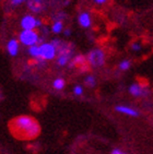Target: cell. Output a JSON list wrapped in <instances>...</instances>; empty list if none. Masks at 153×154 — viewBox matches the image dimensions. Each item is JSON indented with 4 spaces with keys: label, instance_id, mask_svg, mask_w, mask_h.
Here are the masks:
<instances>
[{
    "label": "cell",
    "instance_id": "cell-1",
    "mask_svg": "<svg viewBox=\"0 0 153 154\" xmlns=\"http://www.w3.org/2000/svg\"><path fill=\"white\" fill-rule=\"evenodd\" d=\"M12 125H13V129L21 137L33 138L39 134L38 124L35 119L31 118L29 116H20L13 120Z\"/></svg>",
    "mask_w": 153,
    "mask_h": 154
},
{
    "label": "cell",
    "instance_id": "cell-2",
    "mask_svg": "<svg viewBox=\"0 0 153 154\" xmlns=\"http://www.w3.org/2000/svg\"><path fill=\"white\" fill-rule=\"evenodd\" d=\"M86 61L90 67L94 69L101 68L106 62V53L103 48L95 47L89 51L86 55Z\"/></svg>",
    "mask_w": 153,
    "mask_h": 154
},
{
    "label": "cell",
    "instance_id": "cell-3",
    "mask_svg": "<svg viewBox=\"0 0 153 154\" xmlns=\"http://www.w3.org/2000/svg\"><path fill=\"white\" fill-rule=\"evenodd\" d=\"M72 58H73V46L67 43H62L57 51V66L65 67L70 63Z\"/></svg>",
    "mask_w": 153,
    "mask_h": 154
},
{
    "label": "cell",
    "instance_id": "cell-4",
    "mask_svg": "<svg viewBox=\"0 0 153 154\" xmlns=\"http://www.w3.org/2000/svg\"><path fill=\"white\" fill-rule=\"evenodd\" d=\"M128 93L133 97L136 98H143L147 97L150 94V90L148 89L147 85L140 82H133L128 86Z\"/></svg>",
    "mask_w": 153,
    "mask_h": 154
},
{
    "label": "cell",
    "instance_id": "cell-5",
    "mask_svg": "<svg viewBox=\"0 0 153 154\" xmlns=\"http://www.w3.org/2000/svg\"><path fill=\"white\" fill-rule=\"evenodd\" d=\"M19 39L23 45L30 47V46L36 45V43L39 42V35L34 30H23L21 32Z\"/></svg>",
    "mask_w": 153,
    "mask_h": 154
},
{
    "label": "cell",
    "instance_id": "cell-6",
    "mask_svg": "<svg viewBox=\"0 0 153 154\" xmlns=\"http://www.w3.org/2000/svg\"><path fill=\"white\" fill-rule=\"evenodd\" d=\"M42 60H53L57 57V48L52 43H43L39 45Z\"/></svg>",
    "mask_w": 153,
    "mask_h": 154
},
{
    "label": "cell",
    "instance_id": "cell-7",
    "mask_svg": "<svg viewBox=\"0 0 153 154\" xmlns=\"http://www.w3.org/2000/svg\"><path fill=\"white\" fill-rule=\"evenodd\" d=\"M115 110L118 114H121V115L127 116V117L135 118V117L139 116V110L137 108H133V107L129 106V105H125V104H119L117 106H115Z\"/></svg>",
    "mask_w": 153,
    "mask_h": 154
},
{
    "label": "cell",
    "instance_id": "cell-8",
    "mask_svg": "<svg viewBox=\"0 0 153 154\" xmlns=\"http://www.w3.org/2000/svg\"><path fill=\"white\" fill-rule=\"evenodd\" d=\"M79 25L83 29H90L92 26V15L90 12L83 11L78 15Z\"/></svg>",
    "mask_w": 153,
    "mask_h": 154
},
{
    "label": "cell",
    "instance_id": "cell-9",
    "mask_svg": "<svg viewBox=\"0 0 153 154\" xmlns=\"http://www.w3.org/2000/svg\"><path fill=\"white\" fill-rule=\"evenodd\" d=\"M21 26L23 30H34L36 27V19L32 15H25L21 20Z\"/></svg>",
    "mask_w": 153,
    "mask_h": 154
},
{
    "label": "cell",
    "instance_id": "cell-10",
    "mask_svg": "<svg viewBox=\"0 0 153 154\" xmlns=\"http://www.w3.org/2000/svg\"><path fill=\"white\" fill-rule=\"evenodd\" d=\"M7 51H8V54L10 56L14 57L18 55L19 51V43L17 39H10L7 44Z\"/></svg>",
    "mask_w": 153,
    "mask_h": 154
},
{
    "label": "cell",
    "instance_id": "cell-11",
    "mask_svg": "<svg viewBox=\"0 0 153 154\" xmlns=\"http://www.w3.org/2000/svg\"><path fill=\"white\" fill-rule=\"evenodd\" d=\"M43 2L44 0H29L27 7L35 13H39L43 10Z\"/></svg>",
    "mask_w": 153,
    "mask_h": 154
},
{
    "label": "cell",
    "instance_id": "cell-12",
    "mask_svg": "<svg viewBox=\"0 0 153 154\" xmlns=\"http://www.w3.org/2000/svg\"><path fill=\"white\" fill-rule=\"evenodd\" d=\"M86 63H88L86 56H83V55H76L70 61L69 67H81L82 65H86Z\"/></svg>",
    "mask_w": 153,
    "mask_h": 154
},
{
    "label": "cell",
    "instance_id": "cell-13",
    "mask_svg": "<svg viewBox=\"0 0 153 154\" xmlns=\"http://www.w3.org/2000/svg\"><path fill=\"white\" fill-rule=\"evenodd\" d=\"M29 54L33 58H36V59H41V48L38 45H33V46H30L29 48Z\"/></svg>",
    "mask_w": 153,
    "mask_h": 154
},
{
    "label": "cell",
    "instance_id": "cell-14",
    "mask_svg": "<svg viewBox=\"0 0 153 154\" xmlns=\"http://www.w3.org/2000/svg\"><path fill=\"white\" fill-rule=\"evenodd\" d=\"M64 22L62 21H54L53 25H52V32L55 34H60L64 32Z\"/></svg>",
    "mask_w": 153,
    "mask_h": 154
},
{
    "label": "cell",
    "instance_id": "cell-15",
    "mask_svg": "<svg viewBox=\"0 0 153 154\" xmlns=\"http://www.w3.org/2000/svg\"><path fill=\"white\" fill-rule=\"evenodd\" d=\"M131 61H130L129 59H123L121 61H119V63H118V70L119 71H128L130 68H131Z\"/></svg>",
    "mask_w": 153,
    "mask_h": 154
},
{
    "label": "cell",
    "instance_id": "cell-16",
    "mask_svg": "<svg viewBox=\"0 0 153 154\" xmlns=\"http://www.w3.org/2000/svg\"><path fill=\"white\" fill-rule=\"evenodd\" d=\"M96 78L93 75V74H88L86 78H84V84H86L88 88H94L96 85Z\"/></svg>",
    "mask_w": 153,
    "mask_h": 154
},
{
    "label": "cell",
    "instance_id": "cell-17",
    "mask_svg": "<svg viewBox=\"0 0 153 154\" xmlns=\"http://www.w3.org/2000/svg\"><path fill=\"white\" fill-rule=\"evenodd\" d=\"M65 85H66V82L64 79H61V78H58V79H56V80L53 82V88L55 90H57V91L62 90L64 88H65Z\"/></svg>",
    "mask_w": 153,
    "mask_h": 154
},
{
    "label": "cell",
    "instance_id": "cell-18",
    "mask_svg": "<svg viewBox=\"0 0 153 154\" xmlns=\"http://www.w3.org/2000/svg\"><path fill=\"white\" fill-rule=\"evenodd\" d=\"M130 49H131V51H133V53H139V51H142V44L138 41L133 42V43L130 44Z\"/></svg>",
    "mask_w": 153,
    "mask_h": 154
},
{
    "label": "cell",
    "instance_id": "cell-19",
    "mask_svg": "<svg viewBox=\"0 0 153 154\" xmlns=\"http://www.w3.org/2000/svg\"><path fill=\"white\" fill-rule=\"evenodd\" d=\"M83 92H84V90H83V86L82 85H76L73 88V94L76 95V96H81V95L83 94Z\"/></svg>",
    "mask_w": 153,
    "mask_h": 154
},
{
    "label": "cell",
    "instance_id": "cell-20",
    "mask_svg": "<svg viewBox=\"0 0 153 154\" xmlns=\"http://www.w3.org/2000/svg\"><path fill=\"white\" fill-rule=\"evenodd\" d=\"M66 17H67V14H66L65 12H58V13L54 17V21H62V22H64Z\"/></svg>",
    "mask_w": 153,
    "mask_h": 154
},
{
    "label": "cell",
    "instance_id": "cell-21",
    "mask_svg": "<svg viewBox=\"0 0 153 154\" xmlns=\"http://www.w3.org/2000/svg\"><path fill=\"white\" fill-rule=\"evenodd\" d=\"M92 1H93L95 5H97V6H104V5L107 3L108 0H92Z\"/></svg>",
    "mask_w": 153,
    "mask_h": 154
},
{
    "label": "cell",
    "instance_id": "cell-22",
    "mask_svg": "<svg viewBox=\"0 0 153 154\" xmlns=\"http://www.w3.org/2000/svg\"><path fill=\"white\" fill-rule=\"evenodd\" d=\"M25 1H29V0H11V3L13 6H19V5L25 2Z\"/></svg>",
    "mask_w": 153,
    "mask_h": 154
},
{
    "label": "cell",
    "instance_id": "cell-23",
    "mask_svg": "<svg viewBox=\"0 0 153 154\" xmlns=\"http://www.w3.org/2000/svg\"><path fill=\"white\" fill-rule=\"evenodd\" d=\"M111 154H125V152H123L121 150H119V149H114Z\"/></svg>",
    "mask_w": 153,
    "mask_h": 154
},
{
    "label": "cell",
    "instance_id": "cell-24",
    "mask_svg": "<svg viewBox=\"0 0 153 154\" xmlns=\"http://www.w3.org/2000/svg\"><path fill=\"white\" fill-rule=\"evenodd\" d=\"M62 33L65 34V36H70L71 35V30L70 29H65Z\"/></svg>",
    "mask_w": 153,
    "mask_h": 154
},
{
    "label": "cell",
    "instance_id": "cell-25",
    "mask_svg": "<svg viewBox=\"0 0 153 154\" xmlns=\"http://www.w3.org/2000/svg\"><path fill=\"white\" fill-rule=\"evenodd\" d=\"M125 154H127V153H125Z\"/></svg>",
    "mask_w": 153,
    "mask_h": 154
}]
</instances>
